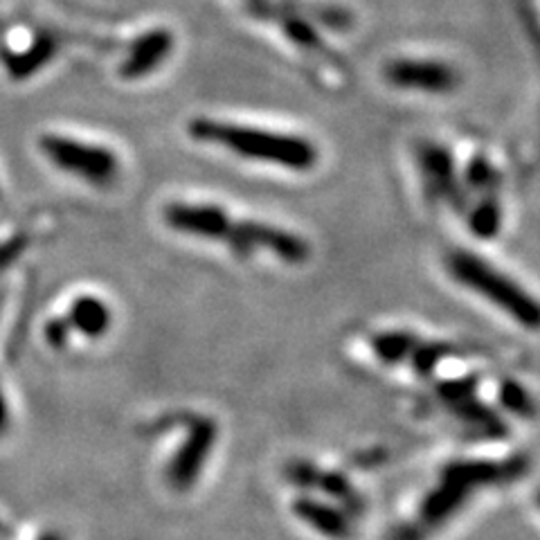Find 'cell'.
I'll list each match as a JSON object with an SVG mask.
<instances>
[{
  "instance_id": "cell-23",
  "label": "cell",
  "mask_w": 540,
  "mask_h": 540,
  "mask_svg": "<svg viewBox=\"0 0 540 540\" xmlns=\"http://www.w3.org/2000/svg\"><path fill=\"white\" fill-rule=\"evenodd\" d=\"M7 428V403L3 399V390H0V432Z\"/></svg>"
},
{
  "instance_id": "cell-24",
  "label": "cell",
  "mask_w": 540,
  "mask_h": 540,
  "mask_svg": "<svg viewBox=\"0 0 540 540\" xmlns=\"http://www.w3.org/2000/svg\"><path fill=\"white\" fill-rule=\"evenodd\" d=\"M9 538V529L5 525H0V540H7Z\"/></svg>"
},
{
  "instance_id": "cell-25",
  "label": "cell",
  "mask_w": 540,
  "mask_h": 540,
  "mask_svg": "<svg viewBox=\"0 0 540 540\" xmlns=\"http://www.w3.org/2000/svg\"><path fill=\"white\" fill-rule=\"evenodd\" d=\"M43 540H61V538H57V536H48V538H43Z\"/></svg>"
},
{
  "instance_id": "cell-11",
  "label": "cell",
  "mask_w": 540,
  "mask_h": 540,
  "mask_svg": "<svg viewBox=\"0 0 540 540\" xmlns=\"http://www.w3.org/2000/svg\"><path fill=\"white\" fill-rule=\"evenodd\" d=\"M293 511L297 518H302L306 525H311L313 529H318L320 534L342 540L351 534L349 520L342 511L329 507V504H320L309 498L295 500Z\"/></svg>"
},
{
  "instance_id": "cell-1",
  "label": "cell",
  "mask_w": 540,
  "mask_h": 540,
  "mask_svg": "<svg viewBox=\"0 0 540 540\" xmlns=\"http://www.w3.org/2000/svg\"><path fill=\"white\" fill-rule=\"evenodd\" d=\"M189 138L225 149L241 160L279 167L293 174H309L320 162L315 142L297 133L261 129V126L194 117L187 124Z\"/></svg>"
},
{
  "instance_id": "cell-17",
  "label": "cell",
  "mask_w": 540,
  "mask_h": 540,
  "mask_svg": "<svg viewBox=\"0 0 540 540\" xmlns=\"http://www.w3.org/2000/svg\"><path fill=\"white\" fill-rule=\"evenodd\" d=\"M498 396H500V403L509 412L518 414V417H527V419L534 417V401H531L529 392L520 383H516V381H504L500 385Z\"/></svg>"
},
{
  "instance_id": "cell-2",
  "label": "cell",
  "mask_w": 540,
  "mask_h": 540,
  "mask_svg": "<svg viewBox=\"0 0 540 540\" xmlns=\"http://www.w3.org/2000/svg\"><path fill=\"white\" fill-rule=\"evenodd\" d=\"M446 268L448 275L453 277L459 286H464L466 291L491 302L495 309L507 313L520 327H538L540 311L536 297L531 295L525 286H520L516 279L504 273V270L493 266L491 261L482 259L471 250H453L446 257Z\"/></svg>"
},
{
  "instance_id": "cell-10",
  "label": "cell",
  "mask_w": 540,
  "mask_h": 540,
  "mask_svg": "<svg viewBox=\"0 0 540 540\" xmlns=\"http://www.w3.org/2000/svg\"><path fill=\"white\" fill-rule=\"evenodd\" d=\"M66 320L72 331L95 340V338L106 336L108 329H111L113 313H111V306H108L102 297L84 293V295H77L75 300L70 302Z\"/></svg>"
},
{
  "instance_id": "cell-8",
  "label": "cell",
  "mask_w": 540,
  "mask_h": 540,
  "mask_svg": "<svg viewBox=\"0 0 540 540\" xmlns=\"http://www.w3.org/2000/svg\"><path fill=\"white\" fill-rule=\"evenodd\" d=\"M174 45V32L167 30V27H151V30L138 34L120 63V77L126 81L149 77L171 57Z\"/></svg>"
},
{
  "instance_id": "cell-15",
  "label": "cell",
  "mask_w": 540,
  "mask_h": 540,
  "mask_svg": "<svg viewBox=\"0 0 540 540\" xmlns=\"http://www.w3.org/2000/svg\"><path fill=\"white\" fill-rule=\"evenodd\" d=\"M417 345H419V338L414 336V333L401 331V329L376 333V336L372 338L374 354L387 365L408 363V358Z\"/></svg>"
},
{
  "instance_id": "cell-13",
  "label": "cell",
  "mask_w": 540,
  "mask_h": 540,
  "mask_svg": "<svg viewBox=\"0 0 540 540\" xmlns=\"http://www.w3.org/2000/svg\"><path fill=\"white\" fill-rule=\"evenodd\" d=\"M54 54H57V39L52 34H39V39H34L27 50L5 54V66L14 79H25L41 70Z\"/></svg>"
},
{
  "instance_id": "cell-7",
  "label": "cell",
  "mask_w": 540,
  "mask_h": 540,
  "mask_svg": "<svg viewBox=\"0 0 540 540\" xmlns=\"http://www.w3.org/2000/svg\"><path fill=\"white\" fill-rule=\"evenodd\" d=\"M165 223L187 237L221 243L232 223V214L223 205L203 201H176L165 207Z\"/></svg>"
},
{
  "instance_id": "cell-19",
  "label": "cell",
  "mask_w": 540,
  "mask_h": 540,
  "mask_svg": "<svg viewBox=\"0 0 540 540\" xmlns=\"http://www.w3.org/2000/svg\"><path fill=\"white\" fill-rule=\"evenodd\" d=\"M284 32L288 34V39H291L295 45H300L304 50H322L324 43L315 32V27L304 21V18H284Z\"/></svg>"
},
{
  "instance_id": "cell-6",
  "label": "cell",
  "mask_w": 540,
  "mask_h": 540,
  "mask_svg": "<svg viewBox=\"0 0 540 540\" xmlns=\"http://www.w3.org/2000/svg\"><path fill=\"white\" fill-rule=\"evenodd\" d=\"M383 75L390 86L412 93L448 95L459 86L457 68L441 59L399 57L385 63Z\"/></svg>"
},
{
  "instance_id": "cell-14",
  "label": "cell",
  "mask_w": 540,
  "mask_h": 540,
  "mask_svg": "<svg viewBox=\"0 0 540 540\" xmlns=\"http://www.w3.org/2000/svg\"><path fill=\"white\" fill-rule=\"evenodd\" d=\"M459 178H462V185L466 189V194H477V196H489V194H500L502 189V174L500 169L493 165V162L486 156H473L468 162L464 171H459Z\"/></svg>"
},
{
  "instance_id": "cell-4",
  "label": "cell",
  "mask_w": 540,
  "mask_h": 540,
  "mask_svg": "<svg viewBox=\"0 0 540 540\" xmlns=\"http://www.w3.org/2000/svg\"><path fill=\"white\" fill-rule=\"evenodd\" d=\"M221 243L232 250L234 257L241 259L255 255L259 250L288 266H302L311 259V243L300 234L255 219H234L232 216L230 228Z\"/></svg>"
},
{
  "instance_id": "cell-9",
  "label": "cell",
  "mask_w": 540,
  "mask_h": 540,
  "mask_svg": "<svg viewBox=\"0 0 540 540\" xmlns=\"http://www.w3.org/2000/svg\"><path fill=\"white\" fill-rule=\"evenodd\" d=\"M216 441V426L212 419H196L189 430V437L180 448L169 468V480L178 491H187L201 473L207 455Z\"/></svg>"
},
{
  "instance_id": "cell-3",
  "label": "cell",
  "mask_w": 540,
  "mask_h": 540,
  "mask_svg": "<svg viewBox=\"0 0 540 540\" xmlns=\"http://www.w3.org/2000/svg\"><path fill=\"white\" fill-rule=\"evenodd\" d=\"M39 147L54 167L81 178L93 187L113 185L115 178L120 176V158L104 144L70 138V135L45 133L41 135Z\"/></svg>"
},
{
  "instance_id": "cell-21",
  "label": "cell",
  "mask_w": 540,
  "mask_h": 540,
  "mask_svg": "<svg viewBox=\"0 0 540 540\" xmlns=\"http://www.w3.org/2000/svg\"><path fill=\"white\" fill-rule=\"evenodd\" d=\"M70 324L66 318H54V320H48V324H45L43 329V336H45V342L52 349H66L68 340H70Z\"/></svg>"
},
{
  "instance_id": "cell-16",
  "label": "cell",
  "mask_w": 540,
  "mask_h": 540,
  "mask_svg": "<svg viewBox=\"0 0 540 540\" xmlns=\"http://www.w3.org/2000/svg\"><path fill=\"white\" fill-rule=\"evenodd\" d=\"M450 354H453V347L444 345V342H423V340H419V345L414 347V351L408 358V363L412 365V369L419 376H430L432 372H435L441 360H444Z\"/></svg>"
},
{
  "instance_id": "cell-5",
  "label": "cell",
  "mask_w": 540,
  "mask_h": 540,
  "mask_svg": "<svg viewBox=\"0 0 540 540\" xmlns=\"http://www.w3.org/2000/svg\"><path fill=\"white\" fill-rule=\"evenodd\" d=\"M417 165L430 203H448L457 212H466L471 196L466 194L462 178H459L453 153L444 144L423 142L417 149Z\"/></svg>"
},
{
  "instance_id": "cell-18",
  "label": "cell",
  "mask_w": 540,
  "mask_h": 540,
  "mask_svg": "<svg viewBox=\"0 0 540 540\" xmlns=\"http://www.w3.org/2000/svg\"><path fill=\"white\" fill-rule=\"evenodd\" d=\"M318 484L322 491H327L331 498L340 500L351 511H360V498L351 489V484L347 482V477H342L338 473H324L318 477Z\"/></svg>"
},
{
  "instance_id": "cell-12",
  "label": "cell",
  "mask_w": 540,
  "mask_h": 540,
  "mask_svg": "<svg viewBox=\"0 0 540 540\" xmlns=\"http://www.w3.org/2000/svg\"><path fill=\"white\" fill-rule=\"evenodd\" d=\"M504 223V210L500 203V194L480 196L475 205L466 207V225L473 232L475 239L491 241L500 234Z\"/></svg>"
},
{
  "instance_id": "cell-20",
  "label": "cell",
  "mask_w": 540,
  "mask_h": 540,
  "mask_svg": "<svg viewBox=\"0 0 540 540\" xmlns=\"http://www.w3.org/2000/svg\"><path fill=\"white\" fill-rule=\"evenodd\" d=\"M475 387H477V378L475 376H468V378H462V381L441 383L439 385V396L444 401H448L450 405H453L457 401L468 399V396H473L475 394Z\"/></svg>"
},
{
  "instance_id": "cell-22",
  "label": "cell",
  "mask_w": 540,
  "mask_h": 540,
  "mask_svg": "<svg viewBox=\"0 0 540 540\" xmlns=\"http://www.w3.org/2000/svg\"><path fill=\"white\" fill-rule=\"evenodd\" d=\"M286 477L291 480L293 484L302 486V489H309V486H315L318 484V468H315L313 464H306V462H293L286 466Z\"/></svg>"
}]
</instances>
